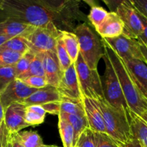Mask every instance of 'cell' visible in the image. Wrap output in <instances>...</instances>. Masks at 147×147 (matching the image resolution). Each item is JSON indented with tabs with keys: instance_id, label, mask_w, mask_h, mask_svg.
<instances>
[{
	"instance_id": "15",
	"label": "cell",
	"mask_w": 147,
	"mask_h": 147,
	"mask_svg": "<svg viewBox=\"0 0 147 147\" xmlns=\"http://www.w3.org/2000/svg\"><path fill=\"white\" fill-rule=\"evenodd\" d=\"M123 62L133 81L147 98V64L136 59L124 60Z\"/></svg>"
},
{
	"instance_id": "18",
	"label": "cell",
	"mask_w": 147,
	"mask_h": 147,
	"mask_svg": "<svg viewBox=\"0 0 147 147\" xmlns=\"http://www.w3.org/2000/svg\"><path fill=\"white\" fill-rule=\"evenodd\" d=\"M35 28L33 26L6 19L0 22V36L14 37L17 36H23L26 37Z\"/></svg>"
},
{
	"instance_id": "2",
	"label": "cell",
	"mask_w": 147,
	"mask_h": 147,
	"mask_svg": "<svg viewBox=\"0 0 147 147\" xmlns=\"http://www.w3.org/2000/svg\"><path fill=\"white\" fill-rule=\"evenodd\" d=\"M101 42L116 72L128 108L147 122V98L133 81L122 58L103 39Z\"/></svg>"
},
{
	"instance_id": "3",
	"label": "cell",
	"mask_w": 147,
	"mask_h": 147,
	"mask_svg": "<svg viewBox=\"0 0 147 147\" xmlns=\"http://www.w3.org/2000/svg\"><path fill=\"white\" fill-rule=\"evenodd\" d=\"M102 113L105 132L118 144H124L133 137L128 110L113 107L105 99L97 100Z\"/></svg>"
},
{
	"instance_id": "8",
	"label": "cell",
	"mask_w": 147,
	"mask_h": 147,
	"mask_svg": "<svg viewBox=\"0 0 147 147\" xmlns=\"http://www.w3.org/2000/svg\"><path fill=\"white\" fill-rule=\"evenodd\" d=\"M116 13L123 23L124 30L122 34L138 40L143 32V25L131 1H122L117 8Z\"/></svg>"
},
{
	"instance_id": "13",
	"label": "cell",
	"mask_w": 147,
	"mask_h": 147,
	"mask_svg": "<svg viewBox=\"0 0 147 147\" xmlns=\"http://www.w3.org/2000/svg\"><path fill=\"white\" fill-rule=\"evenodd\" d=\"M82 102L89 127L95 132L106 133L102 113L97 100L82 97Z\"/></svg>"
},
{
	"instance_id": "47",
	"label": "cell",
	"mask_w": 147,
	"mask_h": 147,
	"mask_svg": "<svg viewBox=\"0 0 147 147\" xmlns=\"http://www.w3.org/2000/svg\"><path fill=\"white\" fill-rule=\"evenodd\" d=\"M52 147H60V146H55V145H53V146Z\"/></svg>"
},
{
	"instance_id": "7",
	"label": "cell",
	"mask_w": 147,
	"mask_h": 147,
	"mask_svg": "<svg viewBox=\"0 0 147 147\" xmlns=\"http://www.w3.org/2000/svg\"><path fill=\"white\" fill-rule=\"evenodd\" d=\"M61 32L54 24L50 23L46 27H35L25 37L29 42L30 50L35 54L55 52L56 44Z\"/></svg>"
},
{
	"instance_id": "4",
	"label": "cell",
	"mask_w": 147,
	"mask_h": 147,
	"mask_svg": "<svg viewBox=\"0 0 147 147\" xmlns=\"http://www.w3.org/2000/svg\"><path fill=\"white\" fill-rule=\"evenodd\" d=\"M74 33L77 37L79 44V54L88 67L97 70L99 60L104 55L102 42L85 22L78 24Z\"/></svg>"
},
{
	"instance_id": "11",
	"label": "cell",
	"mask_w": 147,
	"mask_h": 147,
	"mask_svg": "<svg viewBox=\"0 0 147 147\" xmlns=\"http://www.w3.org/2000/svg\"><path fill=\"white\" fill-rule=\"evenodd\" d=\"M27 106L22 103L10 105L4 110V125L10 135L19 133L22 129L30 126L25 121Z\"/></svg>"
},
{
	"instance_id": "38",
	"label": "cell",
	"mask_w": 147,
	"mask_h": 147,
	"mask_svg": "<svg viewBox=\"0 0 147 147\" xmlns=\"http://www.w3.org/2000/svg\"><path fill=\"white\" fill-rule=\"evenodd\" d=\"M60 102H53L41 106L44 109L46 113L53 115H58L60 113Z\"/></svg>"
},
{
	"instance_id": "17",
	"label": "cell",
	"mask_w": 147,
	"mask_h": 147,
	"mask_svg": "<svg viewBox=\"0 0 147 147\" xmlns=\"http://www.w3.org/2000/svg\"><path fill=\"white\" fill-rule=\"evenodd\" d=\"M62 99L61 96L56 88L48 86L43 88L38 89L36 92L27 98L23 102L26 106H43L53 102H59Z\"/></svg>"
},
{
	"instance_id": "24",
	"label": "cell",
	"mask_w": 147,
	"mask_h": 147,
	"mask_svg": "<svg viewBox=\"0 0 147 147\" xmlns=\"http://www.w3.org/2000/svg\"><path fill=\"white\" fill-rule=\"evenodd\" d=\"M0 49L12 50L24 55L30 50V45L25 37L23 36H17L7 40L0 47Z\"/></svg>"
},
{
	"instance_id": "20",
	"label": "cell",
	"mask_w": 147,
	"mask_h": 147,
	"mask_svg": "<svg viewBox=\"0 0 147 147\" xmlns=\"http://www.w3.org/2000/svg\"><path fill=\"white\" fill-rule=\"evenodd\" d=\"M59 118L63 119L66 121L69 122L71 125L72 128L74 131V139L75 145H76L79 138L82 132L89 127L87 120H86V116L84 115H74V114H68V113H60L59 114ZM76 147V146H75Z\"/></svg>"
},
{
	"instance_id": "43",
	"label": "cell",
	"mask_w": 147,
	"mask_h": 147,
	"mask_svg": "<svg viewBox=\"0 0 147 147\" xmlns=\"http://www.w3.org/2000/svg\"><path fill=\"white\" fill-rule=\"evenodd\" d=\"M138 42H139L140 47H141V52H142V54H143V55H144L145 63L147 64V47H146V45L144 43H143L141 41L138 40Z\"/></svg>"
},
{
	"instance_id": "35",
	"label": "cell",
	"mask_w": 147,
	"mask_h": 147,
	"mask_svg": "<svg viewBox=\"0 0 147 147\" xmlns=\"http://www.w3.org/2000/svg\"><path fill=\"white\" fill-rule=\"evenodd\" d=\"M23 83L32 88L41 89L48 86L46 77L40 76H31L21 80Z\"/></svg>"
},
{
	"instance_id": "29",
	"label": "cell",
	"mask_w": 147,
	"mask_h": 147,
	"mask_svg": "<svg viewBox=\"0 0 147 147\" xmlns=\"http://www.w3.org/2000/svg\"><path fill=\"white\" fill-rule=\"evenodd\" d=\"M108 11L103 7L97 5H92L89 11L87 19L96 30L108 14Z\"/></svg>"
},
{
	"instance_id": "9",
	"label": "cell",
	"mask_w": 147,
	"mask_h": 147,
	"mask_svg": "<svg viewBox=\"0 0 147 147\" xmlns=\"http://www.w3.org/2000/svg\"><path fill=\"white\" fill-rule=\"evenodd\" d=\"M103 40L123 60L136 59L145 62L139 42L136 39L131 38L122 34L118 37Z\"/></svg>"
},
{
	"instance_id": "19",
	"label": "cell",
	"mask_w": 147,
	"mask_h": 147,
	"mask_svg": "<svg viewBox=\"0 0 147 147\" xmlns=\"http://www.w3.org/2000/svg\"><path fill=\"white\" fill-rule=\"evenodd\" d=\"M128 116L133 137L136 139L143 147H147V122L130 109Z\"/></svg>"
},
{
	"instance_id": "28",
	"label": "cell",
	"mask_w": 147,
	"mask_h": 147,
	"mask_svg": "<svg viewBox=\"0 0 147 147\" xmlns=\"http://www.w3.org/2000/svg\"><path fill=\"white\" fill-rule=\"evenodd\" d=\"M56 55H57L58 60L60 64L61 68L62 71L64 72L65 70H67L73 63L71 60L70 57L65 48L64 44L63 42V40L61 39V35L59 37L56 44Z\"/></svg>"
},
{
	"instance_id": "22",
	"label": "cell",
	"mask_w": 147,
	"mask_h": 147,
	"mask_svg": "<svg viewBox=\"0 0 147 147\" xmlns=\"http://www.w3.org/2000/svg\"><path fill=\"white\" fill-rule=\"evenodd\" d=\"M61 39L72 63H75L79 54V44L77 37L71 32L62 31Z\"/></svg>"
},
{
	"instance_id": "42",
	"label": "cell",
	"mask_w": 147,
	"mask_h": 147,
	"mask_svg": "<svg viewBox=\"0 0 147 147\" xmlns=\"http://www.w3.org/2000/svg\"><path fill=\"white\" fill-rule=\"evenodd\" d=\"M8 147H24L12 135H10V142H9Z\"/></svg>"
},
{
	"instance_id": "31",
	"label": "cell",
	"mask_w": 147,
	"mask_h": 147,
	"mask_svg": "<svg viewBox=\"0 0 147 147\" xmlns=\"http://www.w3.org/2000/svg\"><path fill=\"white\" fill-rule=\"evenodd\" d=\"M22 55L12 50L0 49V67L14 66Z\"/></svg>"
},
{
	"instance_id": "10",
	"label": "cell",
	"mask_w": 147,
	"mask_h": 147,
	"mask_svg": "<svg viewBox=\"0 0 147 147\" xmlns=\"http://www.w3.org/2000/svg\"><path fill=\"white\" fill-rule=\"evenodd\" d=\"M38 89L30 88L20 79H15L2 93H0L1 103L4 110L12 103H23L25 99L30 97Z\"/></svg>"
},
{
	"instance_id": "6",
	"label": "cell",
	"mask_w": 147,
	"mask_h": 147,
	"mask_svg": "<svg viewBox=\"0 0 147 147\" xmlns=\"http://www.w3.org/2000/svg\"><path fill=\"white\" fill-rule=\"evenodd\" d=\"M74 64L82 97L96 100L103 99L102 81L97 70L89 68L80 54Z\"/></svg>"
},
{
	"instance_id": "25",
	"label": "cell",
	"mask_w": 147,
	"mask_h": 147,
	"mask_svg": "<svg viewBox=\"0 0 147 147\" xmlns=\"http://www.w3.org/2000/svg\"><path fill=\"white\" fill-rule=\"evenodd\" d=\"M46 112L41 106H27L25 113V121L30 126L41 124L46 119Z\"/></svg>"
},
{
	"instance_id": "32",
	"label": "cell",
	"mask_w": 147,
	"mask_h": 147,
	"mask_svg": "<svg viewBox=\"0 0 147 147\" xmlns=\"http://www.w3.org/2000/svg\"><path fill=\"white\" fill-rule=\"evenodd\" d=\"M35 56V54L29 50L25 54L23 55L21 58L19 60V61L16 63V65H14V70H15L17 78L28 70L30 63L34 59Z\"/></svg>"
},
{
	"instance_id": "1",
	"label": "cell",
	"mask_w": 147,
	"mask_h": 147,
	"mask_svg": "<svg viewBox=\"0 0 147 147\" xmlns=\"http://www.w3.org/2000/svg\"><path fill=\"white\" fill-rule=\"evenodd\" d=\"M10 19L35 27L53 23L61 31L74 32L76 23H86L87 17L76 0H2L0 13Z\"/></svg>"
},
{
	"instance_id": "46",
	"label": "cell",
	"mask_w": 147,
	"mask_h": 147,
	"mask_svg": "<svg viewBox=\"0 0 147 147\" xmlns=\"http://www.w3.org/2000/svg\"><path fill=\"white\" fill-rule=\"evenodd\" d=\"M1 3H2V0H0V9H1Z\"/></svg>"
},
{
	"instance_id": "37",
	"label": "cell",
	"mask_w": 147,
	"mask_h": 147,
	"mask_svg": "<svg viewBox=\"0 0 147 147\" xmlns=\"http://www.w3.org/2000/svg\"><path fill=\"white\" fill-rule=\"evenodd\" d=\"M131 2L133 4L135 9L147 19V0H131Z\"/></svg>"
},
{
	"instance_id": "27",
	"label": "cell",
	"mask_w": 147,
	"mask_h": 147,
	"mask_svg": "<svg viewBox=\"0 0 147 147\" xmlns=\"http://www.w3.org/2000/svg\"><path fill=\"white\" fill-rule=\"evenodd\" d=\"M43 53H37L35 54L34 59L30 63L28 70L23 75L17 78V79L22 80L26 78L31 77V76H40L45 77V71L43 67Z\"/></svg>"
},
{
	"instance_id": "40",
	"label": "cell",
	"mask_w": 147,
	"mask_h": 147,
	"mask_svg": "<svg viewBox=\"0 0 147 147\" xmlns=\"http://www.w3.org/2000/svg\"><path fill=\"white\" fill-rule=\"evenodd\" d=\"M118 146L119 147H143L142 145L140 144V142L135 138H132L124 144H118Z\"/></svg>"
},
{
	"instance_id": "41",
	"label": "cell",
	"mask_w": 147,
	"mask_h": 147,
	"mask_svg": "<svg viewBox=\"0 0 147 147\" xmlns=\"http://www.w3.org/2000/svg\"><path fill=\"white\" fill-rule=\"evenodd\" d=\"M121 2L122 1H105V3L108 6L111 12H116L117 8Z\"/></svg>"
},
{
	"instance_id": "21",
	"label": "cell",
	"mask_w": 147,
	"mask_h": 147,
	"mask_svg": "<svg viewBox=\"0 0 147 147\" xmlns=\"http://www.w3.org/2000/svg\"><path fill=\"white\" fill-rule=\"evenodd\" d=\"M12 136L24 147H52L43 143L41 136L36 131H25L12 134Z\"/></svg>"
},
{
	"instance_id": "12",
	"label": "cell",
	"mask_w": 147,
	"mask_h": 147,
	"mask_svg": "<svg viewBox=\"0 0 147 147\" xmlns=\"http://www.w3.org/2000/svg\"><path fill=\"white\" fill-rule=\"evenodd\" d=\"M57 90L62 98H67L77 100H82V96L79 88L74 63L63 72Z\"/></svg>"
},
{
	"instance_id": "44",
	"label": "cell",
	"mask_w": 147,
	"mask_h": 147,
	"mask_svg": "<svg viewBox=\"0 0 147 147\" xmlns=\"http://www.w3.org/2000/svg\"><path fill=\"white\" fill-rule=\"evenodd\" d=\"M4 123V109L1 103V98H0V124Z\"/></svg>"
},
{
	"instance_id": "26",
	"label": "cell",
	"mask_w": 147,
	"mask_h": 147,
	"mask_svg": "<svg viewBox=\"0 0 147 147\" xmlns=\"http://www.w3.org/2000/svg\"><path fill=\"white\" fill-rule=\"evenodd\" d=\"M60 113L74 115H84L83 105L82 100H73V99L62 98L60 102Z\"/></svg>"
},
{
	"instance_id": "16",
	"label": "cell",
	"mask_w": 147,
	"mask_h": 147,
	"mask_svg": "<svg viewBox=\"0 0 147 147\" xmlns=\"http://www.w3.org/2000/svg\"><path fill=\"white\" fill-rule=\"evenodd\" d=\"M123 23L118 14L110 11L103 22L95 30L102 39H105L118 37L123 33Z\"/></svg>"
},
{
	"instance_id": "5",
	"label": "cell",
	"mask_w": 147,
	"mask_h": 147,
	"mask_svg": "<svg viewBox=\"0 0 147 147\" xmlns=\"http://www.w3.org/2000/svg\"><path fill=\"white\" fill-rule=\"evenodd\" d=\"M102 58L105 65V73L101 78L104 99L116 109L128 110L129 108L124 97L116 72L105 51Z\"/></svg>"
},
{
	"instance_id": "34",
	"label": "cell",
	"mask_w": 147,
	"mask_h": 147,
	"mask_svg": "<svg viewBox=\"0 0 147 147\" xmlns=\"http://www.w3.org/2000/svg\"><path fill=\"white\" fill-rule=\"evenodd\" d=\"M95 136L96 147H119L117 142H115L108 134L95 131Z\"/></svg>"
},
{
	"instance_id": "14",
	"label": "cell",
	"mask_w": 147,
	"mask_h": 147,
	"mask_svg": "<svg viewBox=\"0 0 147 147\" xmlns=\"http://www.w3.org/2000/svg\"><path fill=\"white\" fill-rule=\"evenodd\" d=\"M43 63L45 77L47 80L48 84L57 88L63 76V72L61 68L56 53L55 52L43 53Z\"/></svg>"
},
{
	"instance_id": "23",
	"label": "cell",
	"mask_w": 147,
	"mask_h": 147,
	"mask_svg": "<svg viewBox=\"0 0 147 147\" xmlns=\"http://www.w3.org/2000/svg\"><path fill=\"white\" fill-rule=\"evenodd\" d=\"M59 130L63 144V147H75L76 145H75L74 129L69 122L59 117Z\"/></svg>"
},
{
	"instance_id": "36",
	"label": "cell",
	"mask_w": 147,
	"mask_h": 147,
	"mask_svg": "<svg viewBox=\"0 0 147 147\" xmlns=\"http://www.w3.org/2000/svg\"><path fill=\"white\" fill-rule=\"evenodd\" d=\"M10 134L5 125L0 124V147H8Z\"/></svg>"
},
{
	"instance_id": "30",
	"label": "cell",
	"mask_w": 147,
	"mask_h": 147,
	"mask_svg": "<svg viewBox=\"0 0 147 147\" xmlns=\"http://www.w3.org/2000/svg\"><path fill=\"white\" fill-rule=\"evenodd\" d=\"M15 79H17V76L14 66L0 67V93H2Z\"/></svg>"
},
{
	"instance_id": "45",
	"label": "cell",
	"mask_w": 147,
	"mask_h": 147,
	"mask_svg": "<svg viewBox=\"0 0 147 147\" xmlns=\"http://www.w3.org/2000/svg\"><path fill=\"white\" fill-rule=\"evenodd\" d=\"M10 38H12V37H5V36H0V47H1L4 43H5L7 40H10Z\"/></svg>"
},
{
	"instance_id": "39",
	"label": "cell",
	"mask_w": 147,
	"mask_h": 147,
	"mask_svg": "<svg viewBox=\"0 0 147 147\" xmlns=\"http://www.w3.org/2000/svg\"><path fill=\"white\" fill-rule=\"evenodd\" d=\"M137 13L139 16V18L141 20V22H142L143 25V32L141 35L138 37V40L142 42L143 43H144L147 47V19L145 17H144L142 14H140L138 11H137Z\"/></svg>"
},
{
	"instance_id": "33",
	"label": "cell",
	"mask_w": 147,
	"mask_h": 147,
	"mask_svg": "<svg viewBox=\"0 0 147 147\" xmlns=\"http://www.w3.org/2000/svg\"><path fill=\"white\" fill-rule=\"evenodd\" d=\"M76 147H96L95 131L86 128L79 136Z\"/></svg>"
}]
</instances>
